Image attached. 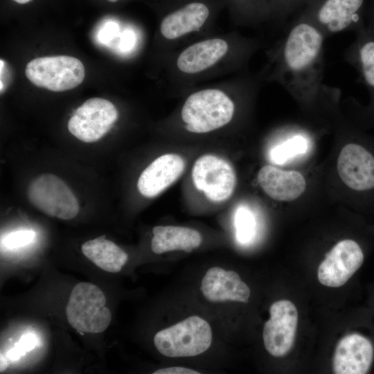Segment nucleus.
I'll return each instance as SVG.
<instances>
[{
  "instance_id": "f257e3e1",
  "label": "nucleus",
  "mask_w": 374,
  "mask_h": 374,
  "mask_svg": "<svg viewBox=\"0 0 374 374\" xmlns=\"http://www.w3.org/2000/svg\"><path fill=\"white\" fill-rule=\"evenodd\" d=\"M281 30L265 51V83L278 84L304 105L337 99L339 90L323 82V32L299 12Z\"/></svg>"
},
{
  "instance_id": "f03ea898",
  "label": "nucleus",
  "mask_w": 374,
  "mask_h": 374,
  "mask_svg": "<svg viewBox=\"0 0 374 374\" xmlns=\"http://www.w3.org/2000/svg\"><path fill=\"white\" fill-rule=\"evenodd\" d=\"M264 39L237 30L206 36L174 52L162 66L170 93L184 95L190 89L248 69Z\"/></svg>"
},
{
  "instance_id": "7ed1b4c3",
  "label": "nucleus",
  "mask_w": 374,
  "mask_h": 374,
  "mask_svg": "<svg viewBox=\"0 0 374 374\" xmlns=\"http://www.w3.org/2000/svg\"><path fill=\"white\" fill-rule=\"evenodd\" d=\"M224 8V0H161L157 36L161 69L176 51L220 32L217 21Z\"/></svg>"
},
{
  "instance_id": "20e7f679",
  "label": "nucleus",
  "mask_w": 374,
  "mask_h": 374,
  "mask_svg": "<svg viewBox=\"0 0 374 374\" xmlns=\"http://www.w3.org/2000/svg\"><path fill=\"white\" fill-rule=\"evenodd\" d=\"M368 0H306L297 12L314 23L326 37L356 31L365 25Z\"/></svg>"
},
{
  "instance_id": "39448f33",
  "label": "nucleus",
  "mask_w": 374,
  "mask_h": 374,
  "mask_svg": "<svg viewBox=\"0 0 374 374\" xmlns=\"http://www.w3.org/2000/svg\"><path fill=\"white\" fill-rule=\"evenodd\" d=\"M211 342V328L198 316H191L161 330L154 337L157 350L170 357L196 356L205 352Z\"/></svg>"
},
{
  "instance_id": "423d86ee",
  "label": "nucleus",
  "mask_w": 374,
  "mask_h": 374,
  "mask_svg": "<svg viewBox=\"0 0 374 374\" xmlns=\"http://www.w3.org/2000/svg\"><path fill=\"white\" fill-rule=\"evenodd\" d=\"M105 304V296L98 287L91 283H78L71 291L66 308L69 323L79 332H103L112 319L111 312Z\"/></svg>"
},
{
  "instance_id": "0eeeda50",
  "label": "nucleus",
  "mask_w": 374,
  "mask_h": 374,
  "mask_svg": "<svg viewBox=\"0 0 374 374\" xmlns=\"http://www.w3.org/2000/svg\"><path fill=\"white\" fill-rule=\"evenodd\" d=\"M25 73L27 78L39 87L63 91L80 84L84 78L85 70L78 58L57 55L31 60L26 66Z\"/></svg>"
},
{
  "instance_id": "6e6552de",
  "label": "nucleus",
  "mask_w": 374,
  "mask_h": 374,
  "mask_svg": "<svg viewBox=\"0 0 374 374\" xmlns=\"http://www.w3.org/2000/svg\"><path fill=\"white\" fill-rule=\"evenodd\" d=\"M31 204L46 215L68 220L79 211L78 199L70 188L57 176L46 173L34 179L28 189Z\"/></svg>"
},
{
  "instance_id": "1a4fd4ad",
  "label": "nucleus",
  "mask_w": 374,
  "mask_h": 374,
  "mask_svg": "<svg viewBox=\"0 0 374 374\" xmlns=\"http://www.w3.org/2000/svg\"><path fill=\"white\" fill-rule=\"evenodd\" d=\"M362 142H350L341 149L337 163L339 176L350 190L374 193V151Z\"/></svg>"
},
{
  "instance_id": "9d476101",
  "label": "nucleus",
  "mask_w": 374,
  "mask_h": 374,
  "mask_svg": "<svg viewBox=\"0 0 374 374\" xmlns=\"http://www.w3.org/2000/svg\"><path fill=\"white\" fill-rule=\"evenodd\" d=\"M195 188L213 202H223L233 193L236 176L232 166L224 159L212 154L199 157L192 170Z\"/></svg>"
},
{
  "instance_id": "9b49d317",
  "label": "nucleus",
  "mask_w": 374,
  "mask_h": 374,
  "mask_svg": "<svg viewBox=\"0 0 374 374\" xmlns=\"http://www.w3.org/2000/svg\"><path fill=\"white\" fill-rule=\"evenodd\" d=\"M118 116V111L112 103L101 98H92L76 109L69 120L68 129L79 140L92 143L112 128Z\"/></svg>"
},
{
  "instance_id": "f8f14e48",
  "label": "nucleus",
  "mask_w": 374,
  "mask_h": 374,
  "mask_svg": "<svg viewBox=\"0 0 374 374\" xmlns=\"http://www.w3.org/2000/svg\"><path fill=\"white\" fill-rule=\"evenodd\" d=\"M270 318L263 328V341L267 351L274 357L286 355L292 349L298 325V311L287 300L274 302L269 309Z\"/></svg>"
},
{
  "instance_id": "ddd939ff",
  "label": "nucleus",
  "mask_w": 374,
  "mask_h": 374,
  "mask_svg": "<svg viewBox=\"0 0 374 374\" xmlns=\"http://www.w3.org/2000/svg\"><path fill=\"white\" fill-rule=\"evenodd\" d=\"M364 259L363 250L356 241L343 240L332 248L320 264L319 281L327 287H341L359 269Z\"/></svg>"
},
{
  "instance_id": "4468645a",
  "label": "nucleus",
  "mask_w": 374,
  "mask_h": 374,
  "mask_svg": "<svg viewBox=\"0 0 374 374\" xmlns=\"http://www.w3.org/2000/svg\"><path fill=\"white\" fill-rule=\"evenodd\" d=\"M355 39L345 50L343 58L358 73L359 82L367 89L370 103L363 109L364 121L374 124V30L366 26L355 31Z\"/></svg>"
},
{
  "instance_id": "2eb2a0df",
  "label": "nucleus",
  "mask_w": 374,
  "mask_h": 374,
  "mask_svg": "<svg viewBox=\"0 0 374 374\" xmlns=\"http://www.w3.org/2000/svg\"><path fill=\"white\" fill-rule=\"evenodd\" d=\"M374 356L372 342L362 335L344 337L337 344L332 371L336 374H364L370 370Z\"/></svg>"
},
{
  "instance_id": "dca6fc26",
  "label": "nucleus",
  "mask_w": 374,
  "mask_h": 374,
  "mask_svg": "<svg viewBox=\"0 0 374 374\" xmlns=\"http://www.w3.org/2000/svg\"><path fill=\"white\" fill-rule=\"evenodd\" d=\"M200 290L204 296L211 302L232 301L247 303L251 294L250 289L238 273L218 267L206 271Z\"/></svg>"
},
{
  "instance_id": "f3484780",
  "label": "nucleus",
  "mask_w": 374,
  "mask_h": 374,
  "mask_svg": "<svg viewBox=\"0 0 374 374\" xmlns=\"http://www.w3.org/2000/svg\"><path fill=\"white\" fill-rule=\"evenodd\" d=\"M184 159L176 154H166L157 158L141 174L137 188L146 197L158 195L183 173Z\"/></svg>"
},
{
  "instance_id": "a211bd4d",
  "label": "nucleus",
  "mask_w": 374,
  "mask_h": 374,
  "mask_svg": "<svg viewBox=\"0 0 374 374\" xmlns=\"http://www.w3.org/2000/svg\"><path fill=\"white\" fill-rule=\"evenodd\" d=\"M258 181L264 192L277 201H293L303 193L306 187L301 173L283 170L269 165L260 169Z\"/></svg>"
},
{
  "instance_id": "6ab92c4d",
  "label": "nucleus",
  "mask_w": 374,
  "mask_h": 374,
  "mask_svg": "<svg viewBox=\"0 0 374 374\" xmlns=\"http://www.w3.org/2000/svg\"><path fill=\"white\" fill-rule=\"evenodd\" d=\"M152 251L157 254L181 250L191 252L202 242L200 233L193 229L177 226H157L152 229Z\"/></svg>"
},
{
  "instance_id": "aec40b11",
  "label": "nucleus",
  "mask_w": 374,
  "mask_h": 374,
  "mask_svg": "<svg viewBox=\"0 0 374 374\" xmlns=\"http://www.w3.org/2000/svg\"><path fill=\"white\" fill-rule=\"evenodd\" d=\"M224 3L235 27L259 29L269 22L268 0H224Z\"/></svg>"
},
{
  "instance_id": "412c9836",
  "label": "nucleus",
  "mask_w": 374,
  "mask_h": 374,
  "mask_svg": "<svg viewBox=\"0 0 374 374\" xmlns=\"http://www.w3.org/2000/svg\"><path fill=\"white\" fill-rule=\"evenodd\" d=\"M83 254L99 268L116 273L126 263L127 254L105 236L88 240L81 246Z\"/></svg>"
},
{
  "instance_id": "4be33fe9",
  "label": "nucleus",
  "mask_w": 374,
  "mask_h": 374,
  "mask_svg": "<svg viewBox=\"0 0 374 374\" xmlns=\"http://www.w3.org/2000/svg\"><path fill=\"white\" fill-rule=\"evenodd\" d=\"M308 141L302 134H296L275 146L269 153L270 160L276 164H284L289 160L305 153Z\"/></svg>"
},
{
  "instance_id": "5701e85b",
  "label": "nucleus",
  "mask_w": 374,
  "mask_h": 374,
  "mask_svg": "<svg viewBox=\"0 0 374 374\" xmlns=\"http://www.w3.org/2000/svg\"><path fill=\"white\" fill-rule=\"evenodd\" d=\"M306 0H268L269 20L267 24L274 30H281L289 17L297 12Z\"/></svg>"
},
{
  "instance_id": "b1692460",
  "label": "nucleus",
  "mask_w": 374,
  "mask_h": 374,
  "mask_svg": "<svg viewBox=\"0 0 374 374\" xmlns=\"http://www.w3.org/2000/svg\"><path fill=\"white\" fill-rule=\"evenodd\" d=\"M235 235L241 244L249 243L253 238L256 229L255 217L248 208L240 206L235 215Z\"/></svg>"
},
{
  "instance_id": "393cba45",
  "label": "nucleus",
  "mask_w": 374,
  "mask_h": 374,
  "mask_svg": "<svg viewBox=\"0 0 374 374\" xmlns=\"http://www.w3.org/2000/svg\"><path fill=\"white\" fill-rule=\"evenodd\" d=\"M35 233L30 230H21L8 234L3 240V244L10 249L21 247L30 243Z\"/></svg>"
},
{
  "instance_id": "a878e982",
  "label": "nucleus",
  "mask_w": 374,
  "mask_h": 374,
  "mask_svg": "<svg viewBox=\"0 0 374 374\" xmlns=\"http://www.w3.org/2000/svg\"><path fill=\"white\" fill-rule=\"evenodd\" d=\"M136 35L134 30L130 29L125 30L119 36L118 46L122 52H130L135 46Z\"/></svg>"
},
{
  "instance_id": "bb28decb",
  "label": "nucleus",
  "mask_w": 374,
  "mask_h": 374,
  "mask_svg": "<svg viewBox=\"0 0 374 374\" xmlns=\"http://www.w3.org/2000/svg\"><path fill=\"white\" fill-rule=\"evenodd\" d=\"M120 34L118 26L116 23L108 22L99 32L98 39L100 42L107 44Z\"/></svg>"
},
{
  "instance_id": "cd10ccee",
  "label": "nucleus",
  "mask_w": 374,
  "mask_h": 374,
  "mask_svg": "<svg viewBox=\"0 0 374 374\" xmlns=\"http://www.w3.org/2000/svg\"><path fill=\"white\" fill-rule=\"evenodd\" d=\"M37 344V337L33 333H27L23 335L19 340L15 343V345L26 354L27 352H29L33 350Z\"/></svg>"
},
{
  "instance_id": "c85d7f7f",
  "label": "nucleus",
  "mask_w": 374,
  "mask_h": 374,
  "mask_svg": "<svg viewBox=\"0 0 374 374\" xmlns=\"http://www.w3.org/2000/svg\"><path fill=\"white\" fill-rule=\"evenodd\" d=\"M154 374H199L200 373L188 368L181 366L168 367L159 369Z\"/></svg>"
},
{
  "instance_id": "c756f323",
  "label": "nucleus",
  "mask_w": 374,
  "mask_h": 374,
  "mask_svg": "<svg viewBox=\"0 0 374 374\" xmlns=\"http://www.w3.org/2000/svg\"><path fill=\"white\" fill-rule=\"evenodd\" d=\"M365 24L368 28L374 30V0H368L366 12Z\"/></svg>"
},
{
  "instance_id": "7c9ffc66",
  "label": "nucleus",
  "mask_w": 374,
  "mask_h": 374,
  "mask_svg": "<svg viewBox=\"0 0 374 374\" xmlns=\"http://www.w3.org/2000/svg\"><path fill=\"white\" fill-rule=\"evenodd\" d=\"M25 354L15 344L14 347L7 352L6 357L12 362L18 360Z\"/></svg>"
},
{
  "instance_id": "2f4dec72",
  "label": "nucleus",
  "mask_w": 374,
  "mask_h": 374,
  "mask_svg": "<svg viewBox=\"0 0 374 374\" xmlns=\"http://www.w3.org/2000/svg\"><path fill=\"white\" fill-rule=\"evenodd\" d=\"M8 359L6 355L0 354V373L3 372L8 367Z\"/></svg>"
},
{
  "instance_id": "473e14b6",
  "label": "nucleus",
  "mask_w": 374,
  "mask_h": 374,
  "mask_svg": "<svg viewBox=\"0 0 374 374\" xmlns=\"http://www.w3.org/2000/svg\"><path fill=\"white\" fill-rule=\"evenodd\" d=\"M13 1L20 4H24L29 2L30 0H13Z\"/></svg>"
},
{
  "instance_id": "72a5a7b5",
  "label": "nucleus",
  "mask_w": 374,
  "mask_h": 374,
  "mask_svg": "<svg viewBox=\"0 0 374 374\" xmlns=\"http://www.w3.org/2000/svg\"><path fill=\"white\" fill-rule=\"evenodd\" d=\"M107 1H109V2H112V3H114V2L118 1V0H107Z\"/></svg>"
}]
</instances>
